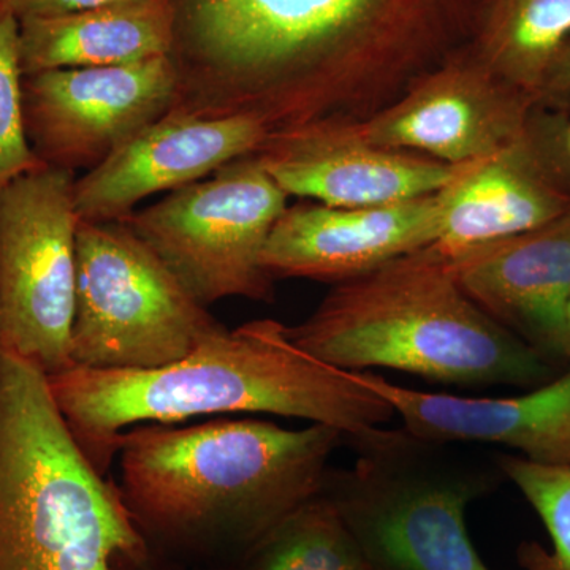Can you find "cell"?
<instances>
[{
	"mask_svg": "<svg viewBox=\"0 0 570 570\" xmlns=\"http://www.w3.org/2000/svg\"><path fill=\"white\" fill-rule=\"evenodd\" d=\"M48 384L71 436L100 474L116 441L138 425L265 414L336 428L346 438L396 417L384 397L347 371L299 351L272 318L219 330L189 355L146 371L70 367Z\"/></svg>",
	"mask_w": 570,
	"mask_h": 570,
	"instance_id": "7a4b0ae2",
	"label": "cell"
},
{
	"mask_svg": "<svg viewBox=\"0 0 570 570\" xmlns=\"http://www.w3.org/2000/svg\"><path fill=\"white\" fill-rule=\"evenodd\" d=\"M384 397L417 436L471 445H501L543 466H570V366L538 387L508 397L420 392L370 371H347Z\"/></svg>",
	"mask_w": 570,
	"mask_h": 570,
	"instance_id": "e0dca14e",
	"label": "cell"
},
{
	"mask_svg": "<svg viewBox=\"0 0 570 570\" xmlns=\"http://www.w3.org/2000/svg\"><path fill=\"white\" fill-rule=\"evenodd\" d=\"M367 570H373V569H371V568H370V569H367Z\"/></svg>",
	"mask_w": 570,
	"mask_h": 570,
	"instance_id": "4316f807",
	"label": "cell"
},
{
	"mask_svg": "<svg viewBox=\"0 0 570 570\" xmlns=\"http://www.w3.org/2000/svg\"><path fill=\"white\" fill-rule=\"evenodd\" d=\"M170 111L363 122L472 36L475 0H171Z\"/></svg>",
	"mask_w": 570,
	"mask_h": 570,
	"instance_id": "6da1fadb",
	"label": "cell"
},
{
	"mask_svg": "<svg viewBox=\"0 0 570 570\" xmlns=\"http://www.w3.org/2000/svg\"><path fill=\"white\" fill-rule=\"evenodd\" d=\"M564 149H566V154H568V159H569V164H570V119H569L568 124H566V129H564Z\"/></svg>",
	"mask_w": 570,
	"mask_h": 570,
	"instance_id": "d4e9b609",
	"label": "cell"
},
{
	"mask_svg": "<svg viewBox=\"0 0 570 570\" xmlns=\"http://www.w3.org/2000/svg\"><path fill=\"white\" fill-rule=\"evenodd\" d=\"M346 434L309 423L214 417L138 425L116 441L119 491L138 530L163 538L254 547L324 490Z\"/></svg>",
	"mask_w": 570,
	"mask_h": 570,
	"instance_id": "3957f363",
	"label": "cell"
},
{
	"mask_svg": "<svg viewBox=\"0 0 570 570\" xmlns=\"http://www.w3.org/2000/svg\"><path fill=\"white\" fill-rule=\"evenodd\" d=\"M335 505L311 499L246 551L243 570H367Z\"/></svg>",
	"mask_w": 570,
	"mask_h": 570,
	"instance_id": "ffe728a7",
	"label": "cell"
},
{
	"mask_svg": "<svg viewBox=\"0 0 570 570\" xmlns=\"http://www.w3.org/2000/svg\"><path fill=\"white\" fill-rule=\"evenodd\" d=\"M20 20L0 0V193L21 176L47 167L28 140L22 110Z\"/></svg>",
	"mask_w": 570,
	"mask_h": 570,
	"instance_id": "7402d4cb",
	"label": "cell"
},
{
	"mask_svg": "<svg viewBox=\"0 0 570 570\" xmlns=\"http://www.w3.org/2000/svg\"><path fill=\"white\" fill-rule=\"evenodd\" d=\"M73 174L43 167L0 193V346L70 370L77 285Z\"/></svg>",
	"mask_w": 570,
	"mask_h": 570,
	"instance_id": "9c48e42d",
	"label": "cell"
},
{
	"mask_svg": "<svg viewBox=\"0 0 570 570\" xmlns=\"http://www.w3.org/2000/svg\"><path fill=\"white\" fill-rule=\"evenodd\" d=\"M255 156L288 197L336 208L401 204L441 193L468 167L367 140L360 122L318 119L266 138Z\"/></svg>",
	"mask_w": 570,
	"mask_h": 570,
	"instance_id": "4fadbf2b",
	"label": "cell"
},
{
	"mask_svg": "<svg viewBox=\"0 0 570 570\" xmlns=\"http://www.w3.org/2000/svg\"><path fill=\"white\" fill-rule=\"evenodd\" d=\"M570 108L540 104L527 126L493 156L466 168L439 193L442 255L524 234L570 214L564 129Z\"/></svg>",
	"mask_w": 570,
	"mask_h": 570,
	"instance_id": "8fae6325",
	"label": "cell"
},
{
	"mask_svg": "<svg viewBox=\"0 0 570 570\" xmlns=\"http://www.w3.org/2000/svg\"><path fill=\"white\" fill-rule=\"evenodd\" d=\"M538 105V97L499 77L466 43L360 122V130L385 148L472 164L509 145Z\"/></svg>",
	"mask_w": 570,
	"mask_h": 570,
	"instance_id": "7c38bea8",
	"label": "cell"
},
{
	"mask_svg": "<svg viewBox=\"0 0 570 570\" xmlns=\"http://www.w3.org/2000/svg\"><path fill=\"white\" fill-rule=\"evenodd\" d=\"M570 39V0H480L469 47L494 73L540 100Z\"/></svg>",
	"mask_w": 570,
	"mask_h": 570,
	"instance_id": "d6986e66",
	"label": "cell"
},
{
	"mask_svg": "<svg viewBox=\"0 0 570 570\" xmlns=\"http://www.w3.org/2000/svg\"><path fill=\"white\" fill-rule=\"evenodd\" d=\"M171 0H127L56 17L20 20L24 75L86 67L126 66L170 56Z\"/></svg>",
	"mask_w": 570,
	"mask_h": 570,
	"instance_id": "ac0fdd59",
	"label": "cell"
},
{
	"mask_svg": "<svg viewBox=\"0 0 570 570\" xmlns=\"http://www.w3.org/2000/svg\"><path fill=\"white\" fill-rule=\"evenodd\" d=\"M540 100L550 107L570 108V39L562 45L547 71Z\"/></svg>",
	"mask_w": 570,
	"mask_h": 570,
	"instance_id": "603a6c76",
	"label": "cell"
},
{
	"mask_svg": "<svg viewBox=\"0 0 570 570\" xmlns=\"http://www.w3.org/2000/svg\"><path fill=\"white\" fill-rule=\"evenodd\" d=\"M268 135L264 124L247 116L168 111L99 167L75 178V212L85 223H121L146 198L202 181L257 153Z\"/></svg>",
	"mask_w": 570,
	"mask_h": 570,
	"instance_id": "5bb4252c",
	"label": "cell"
},
{
	"mask_svg": "<svg viewBox=\"0 0 570 570\" xmlns=\"http://www.w3.org/2000/svg\"><path fill=\"white\" fill-rule=\"evenodd\" d=\"M118 2H127V0H9L18 20L56 17V14H66L71 13V11L88 10L94 9V7Z\"/></svg>",
	"mask_w": 570,
	"mask_h": 570,
	"instance_id": "cb8c5ba5",
	"label": "cell"
},
{
	"mask_svg": "<svg viewBox=\"0 0 570 570\" xmlns=\"http://www.w3.org/2000/svg\"><path fill=\"white\" fill-rule=\"evenodd\" d=\"M285 335L337 370L385 367L455 387L530 390L560 374L483 313L431 246L333 284Z\"/></svg>",
	"mask_w": 570,
	"mask_h": 570,
	"instance_id": "277c9868",
	"label": "cell"
},
{
	"mask_svg": "<svg viewBox=\"0 0 570 570\" xmlns=\"http://www.w3.org/2000/svg\"><path fill=\"white\" fill-rule=\"evenodd\" d=\"M176 91L171 56L24 75L26 134L47 167L86 174L167 115Z\"/></svg>",
	"mask_w": 570,
	"mask_h": 570,
	"instance_id": "30bf717a",
	"label": "cell"
},
{
	"mask_svg": "<svg viewBox=\"0 0 570 570\" xmlns=\"http://www.w3.org/2000/svg\"><path fill=\"white\" fill-rule=\"evenodd\" d=\"M497 460L551 540V550L539 542L521 543L517 550L521 570H570V466H543L508 453H498Z\"/></svg>",
	"mask_w": 570,
	"mask_h": 570,
	"instance_id": "44dd1931",
	"label": "cell"
},
{
	"mask_svg": "<svg viewBox=\"0 0 570 570\" xmlns=\"http://www.w3.org/2000/svg\"><path fill=\"white\" fill-rule=\"evenodd\" d=\"M223 328L126 224L80 220L71 367L156 370Z\"/></svg>",
	"mask_w": 570,
	"mask_h": 570,
	"instance_id": "52a82bcc",
	"label": "cell"
},
{
	"mask_svg": "<svg viewBox=\"0 0 570 570\" xmlns=\"http://www.w3.org/2000/svg\"><path fill=\"white\" fill-rule=\"evenodd\" d=\"M288 195L254 154L121 220L205 307L225 298L272 303L262 265Z\"/></svg>",
	"mask_w": 570,
	"mask_h": 570,
	"instance_id": "ba28073f",
	"label": "cell"
},
{
	"mask_svg": "<svg viewBox=\"0 0 570 570\" xmlns=\"http://www.w3.org/2000/svg\"><path fill=\"white\" fill-rule=\"evenodd\" d=\"M444 257L456 283L483 313L558 367L570 365V214Z\"/></svg>",
	"mask_w": 570,
	"mask_h": 570,
	"instance_id": "2e32d148",
	"label": "cell"
},
{
	"mask_svg": "<svg viewBox=\"0 0 570 570\" xmlns=\"http://www.w3.org/2000/svg\"><path fill=\"white\" fill-rule=\"evenodd\" d=\"M146 543L71 436L48 374L0 346V570H115Z\"/></svg>",
	"mask_w": 570,
	"mask_h": 570,
	"instance_id": "5b68a950",
	"label": "cell"
},
{
	"mask_svg": "<svg viewBox=\"0 0 570 570\" xmlns=\"http://www.w3.org/2000/svg\"><path fill=\"white\" fill-rule=\"evenodd\" d=\"M351 468L330 469L322 494L373 570H491L466 512L504 480L497 455L406 428L346 438Z\"/></svg>",
	"mask_w": 570,
	"mask_h": 570,
	"instance_id": "8992f818",
	"label": "cell"
},
{
	"mask_svg": "<svg viewBox=\"0 0 570 570\" xmlns=\"http://www.w3.org/2000/svg\"><path fill=\"white\" fill-rule=\"evenodd\" d=\"M439 216V193L363 208L299 200L277 219L262 265L275 281L343 283L433 245Z\"/></svg>",
	"mask_w": 570,
	"mask_h": 570,
	"instance_id": "9a60e30c",
	"label": "cell"
},
{
	"mask_svg": "<svg viewBox=\"0 0 570 570\" xmlns=\"http://www.w3.org/2000/svg\"><path fill=\"white\" fill-rule=\"evenodd\" d=\"M566 332H568L569 347H570V298L568 307H566Z\"/></svg>",
	"mask_w": 570,
	"mask_h": 570,
	"instance_id": "484cf974",
	"label": "cell"
}]
</instances>
